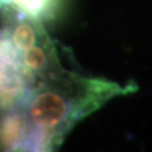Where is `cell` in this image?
<instances>
[{"instance_id":"cell-1","label":"cell","mask_w":152,"mask_h":152,"mask_svg":"<svg viewBox=\"0 0 152 152\" xmlns=\"http://www.w3.org/2000/svg\"><path fill=\"white\" fill-rule=\"evenodd\" d=\"M133 91V84L60 70L18 104L0 110V151L55 150L84 118Z\"/></svg>"},{"instance_id":"cell-2","label":"cell","mask_w":152,"mask_h":152,"mask_svg":"<svg viewBox=\"0 0 152 152\" xmlns=\"http://www.w3.org/2000/svg\"><path fill=\"white\" fill-rule=\"evenodd\" d=\"M62 69L43 23L0 14V110Z\"/></svg>"},{"instance_id":"cell-3","label":"cell","mask_w":152,"mask_h":152,"mask_svg":"<svg viewBox=\"0 0 152 152\" xmlns=\"http://www.w3.org/2000/svg\"><path fill=\"white\" fill-rule=\"evenodd\" d=\"M64 0H0V14L45 23L61 12Z\"/></svg>"}]
</instances>
